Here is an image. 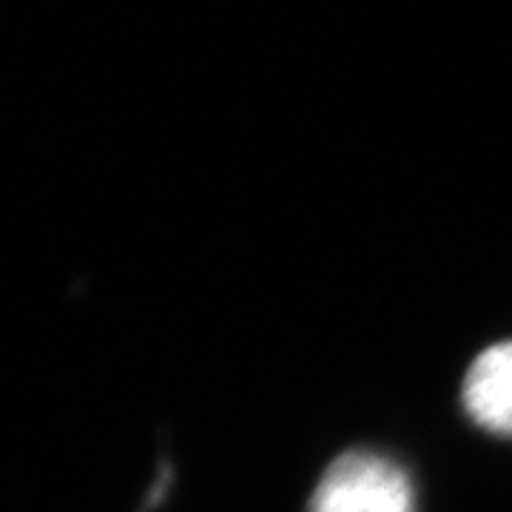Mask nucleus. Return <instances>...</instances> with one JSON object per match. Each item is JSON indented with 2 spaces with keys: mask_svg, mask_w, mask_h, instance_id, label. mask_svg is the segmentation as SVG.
Segmentation results:
<instances>
[{
  "mask_svg": "<svg viewBox=\"0 0 512 512\" xmlns=\"http://www.w3.org/2000/svg\"><path fill=\"white\" fill-rule=\"evenodd\" d=\"M308 512H416V493L393 458L348 450L322 473Z\"/></svg>",
  "mask_w": 512,
  "mask_h": 512,
  "instance_id": "nucleus-1",
  "label": "nucleus"
},
{
  "mask_svg": "<svg viewBox=\"0 0 512 512\" xmlns=\"http://www.w3.org/2000/svg\"><path fill=\"white\" fill-rule=\"evenodd\" d=\"M461 404L481 430L512 439V342L481 350L464 373Z\"/></svg>",
  "mask_w": 512,
  "mask_h": 512,
  "instance_id": "nucleus-2",
  "label": "nucleus"
}]
</instances>
